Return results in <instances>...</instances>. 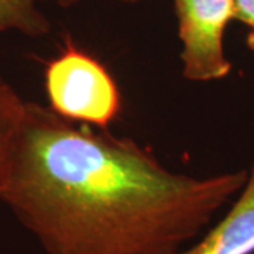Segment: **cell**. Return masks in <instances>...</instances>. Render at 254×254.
<instances>
[{"mask_svg": "<svg viewBox=\"0 0 254 254\" xmlns=\"http://www.w3.org/2000/svg\"><path fill=\"white\" fill-rule=\"evenodd\" d=\"M247 177L174 173L128 137L27 102L0 199L48 254H171Z\"/></svg>", "mask_w": 254, "mask_h": 254, "instance_id": "6da1fadb", "label": "cell"}, {"mask_svg": "<svg viewBox=\"0 0 254 254\" xmlns=\"http://www.w3.org/2000/svg\"><path fill=\"white\" fill-rule=\"evenodd\" d=\"M44 85L48 108L78 125L108 128L122 110V96L112 73L73 43H66L47 64Z\"/></svg>", "mask_w": 254, "mask_h": 254, "instance_id": "7a4b0ae2", "label": "cell"}, {"mask_svg": "<svg viewBox=\"0 0 254 254\" xmlns=\"http://www.w3.org/2000/svg\"><path fill=\"white\" fill-rule=\"evenodd\" d=\"M174 4L184 78L192 82L226 78L232 63L225 53V33L235 20L233 0H174Z\"/></svg>", "mask_w": 254, "mask_h": 254, "instance_id": "3957f363", "label": "cell"}, {"mask_svg": "<svg viewBox=\"0 0 254 254\" xmlns=\"http://www.w3.org/2000/svg\"><path fill=\"white\" fill-rule=\"evenodd\" d=\"M171 254H254V161L233 206L196 245Z\"/></svg>", "mask_w": 254, "mask_h": 254, "instance_id": "277c9868", "label": "cell"}, {"mask_svg": "<svg viewBox=\"0 0 254 254\" xmlns=\"http://www.w3.org/2000/svg\"><path fill=\"white\" fill-rule=\"evenodd\" d=\"M26 100L0 75V190L26 115Z\"/></svg>", "mask_w": 254, "mask_h": 254, "instance_id": "5b68a950", "label": "cell"}, {"mask_svg": "<svg viewBox=\"0 0 254 254\" xmlns=\"http://www.w3.org/2000/svg\"><path fill=\"white\" fill-rule=\"evenodd\" d=\"M48 18L37 7V0H0V34L18 31L28 37L46 36Z\"/></svg>", "mask_w": 254, "mask_h": 254, "instance_id": "8992f818", "label": "cell"}, {"mask_svg": "<svg viewBox=\"0 0 254 254\" xmlns=\"http://www.w3.org/2000/svg\"><path fill=\"white\" fill-rule=\"evenodd\" d=\"M235 20L249 27L247 46L254 51V0H233Z\"/></svg>", "mask_w": 254, "mask_h": 254, "instance_id": "52a82bcc", "label": "cell"}, {"mask_svg": "<svg viewBox=\"0 0 254 254\" xmlns=\"http://www.w3.org/2000/svg\"><path fill=\"white\" fill-rule=\"evenodd\" d=\"M51 1H54V3L60 4V6H63V7H68V6L76 4V3H78V1H81V0H51Z\"/></svg>", "mask_w": 254, "mask_h": 254, "instance_id": "ba28073f", "label": "cell"}, {"mask_svg": "<svg viewBox=\"0 0 254 254\" xmlns=\"http://www.w3.org/2000/svg\"><path fill=\"white\" fill-rule=\"evenodd\" d=\"M119 1H126V3H133V1H138V0H119Z\"/></svg>", "mask_w": 254, "mask_h": 254, "instance_id": "9c48e42d", "label": "cell"}]
</instances>
